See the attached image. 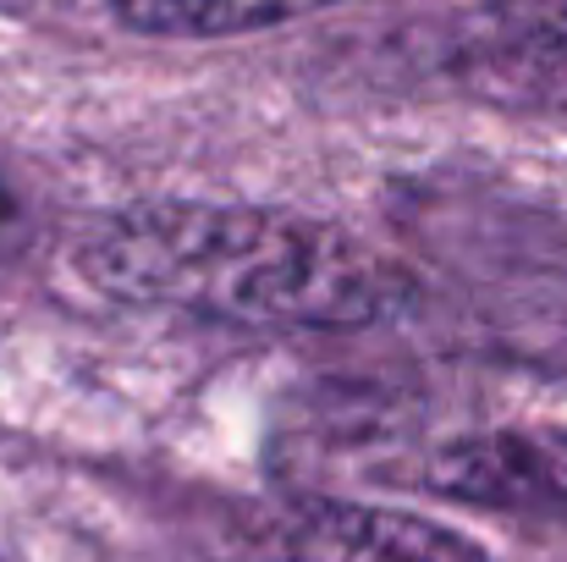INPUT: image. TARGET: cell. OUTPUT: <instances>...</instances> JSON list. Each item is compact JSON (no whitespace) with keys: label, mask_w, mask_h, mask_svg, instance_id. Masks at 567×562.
Returning <instances> with one entry per match:
<instances>
[{"label":"cell","mask_w":567,"mask_h":562,"mask_svg":"<svg viewBox=\"0 0 567 562\" xmlns=\"http://www.w3.org/2000/svg\"><path fill=\"white\" fill-rule=\"evenodd\" d=\"M100 293L254 331H348L391 304V270L348 232L231 204H144L94 226Z\"/></svg>","instance_id":"6da1fadb"},{"label":"cell","mask_w":567,"mask_h":562,"mask_svg":"<svg viewBox=\"0 0 567 562\" xmlns=\"http://www.w3.org/2000/svg\"><path fill=\"white\" fill-rule=\"evenodd\" d=\"M424 486L474 508H567V430H491L446 441L424 463Z\"/></svg>","instance_id":"7a4b0ae2"},{"label":"cell","mask_w":567,"mask_h":562,"mask_svg":"<svg viewBox=\"0 0 567 562\" xmlns=\"http://www.w3.org/2000/svg\"><path fill=\"white\" fill-rule=\"evenodd\" d=\"M276 562H485L457 530L364 502H309L287 519Z\"/></svg>","instance_id":"3957f363"},{"label":"cell","mask_w":567,"mask_h":562,"mask_svg":"<svg viewBox=\"0 0 567 562\" xmlns=\"http://www.w3.org/2000/svg\"><path fill=\"white\" fill-rule=\"evenodd\" d=\"M127 28L161 33V39H220L248 28H276L292 17H309L337 0H105Z\"/></svg>","instance_id":"277c9868"},{"label":"cell","mask_w":567,"mask_h":562,"mask_svg":"<svg viewBox=\"0 0 567 562\" xmlns=\"http://www.w3.org/2000/svg\"><path fill=\"white\" fill-rule=\"evenodd\" d=\"M17 221H22L17 193H11V183L0 177V259H6V248H11V237H17Z\"/></svg>","instance_id":"5b68a950"},{"label":"cell","mask_w":567,"mask_h":562,"mask_svg":"<svg viewBox=\"0 0 567 562\" xmlns=\"http://www.w3.org/2000/svg\"><path fill=\"white\" fill-rule=\"evenodd\" d=\"M557 39H563V44H567V6H563V11H557Z\"/></svg>","instance_id":"8992f818"}]
</instances>
